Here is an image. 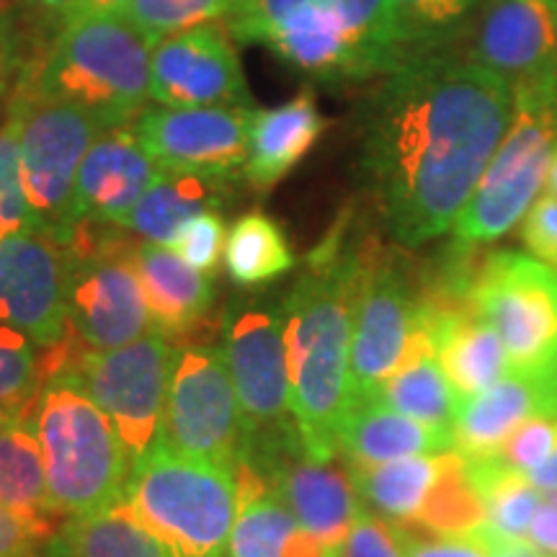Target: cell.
I'll use <instances>...</instances> for the list:
<instances>
[{
	"mask_svg": "<svg viewBox=\"0 0 557 557\" xmlns=\"http://www.w3.org/2000/svg\"><path fill=\"white\" fill-rule=\"evenodd\" d=\"M549 5H553V11L557 13V0H549Z\"/></svg>",
	"mask_w": 557,
	"mask_h": 557,
	"instance_id": "51",
	"label": "cell"
},
{
	"mask_svg": "<svg viewBox=\"0 0 557 557\" xmlns=\"http://www.w3.org/2000/svg\"><path fill=\"white\" fill-rule=\"evenodd\" d=\"M338 451L348 457V465H385L455 451V434L403 416L377 398H357L348 403L341 421Z\"/></svg>",
	"mask_w": 557,
	"mask_h": 557,
	"instance_id": "21",
	"label": "cell"
},
{
	"mask_svg": "<svg viewBox=\"0 0 557 557\" xmlns=\"http://www.w3.org/2000/svg\"><path fill=\"white\" fill-rule=\"evenodd\" d=\"M129 0H73V5L62 13L60 24H70V21H81L88 16H101V13H120Z\"/></svg>",
	"mask_w": 557,
	"mask_h": 557,
	"instance_id": "44",
	"label": "cell"
},
{
	"mask_svg": "<svg viewBox=\"0 0 557 557\" xmlns=\"http://www.w3.org/2000/svg\"><path fill=\"white\" fill-rule=\"evenodd\" d=\"M470 302L498 333L508 372L557 380V271L524 253L485 256Z\"/></svg>",
	"mask_w": 557,
	"mask_h": 557,
	"instance_id": "10",
	"label": "cell"
},
{
	"mask_svg": "<svg viewBox=\"0 0 557 557\" xmlns=\"http://www.w3.org/2000/svg\"><path fill=\"white\" fill-rule=\"evenodd\" d=\"M225 267L240 287H261L287 274L295 267V256L274 220L263 212H248L230 230Z\"/></svg>",
	"mask_w": 557,
	"mask_h": 557,
	"instance_id": "30",
	"label": "cell"
},
{
	"mask_svg": "<svg viewBox=\"0 0 557 557\" xmlns=\"http://www.w3.org/2000/svg\"><path fill=\"white\" fill-rule=\"evenodd\" d=\"M511 96L513 111L506 135L451 227L462 246L504 238L527 218L537 194L545 189L549 160L557 148V83Z\"/></svg>",
	"mask_w": 557,
	"mask_h": 557,
	"instance_id": "9",
	"label": "cell"
},
{
	"mask_svg": "<svg viewBox=\"0 0 557 557\" xmlns=\"http://www.w3.org/2000/svg\"><path fill=\"white\" fill-rule=\"evenodd\" d=\"M361 248L348 250L338 233L312 253L310 267L282 302L292 416L312 455H338V429L351 403L354 305Z\"/></svg>",
	"mask_w": 557,
	"mask_h": 557,
	"instance_id": "2",
	"label": "cell"
},
{
	"mask_svg": "<svg viewBox=\"0 0 557 557\" xmlns=\"http://www.w3.org/2000/svg\"><path fill=\"white\" fill-rule=\"evenodd\" d=\"M34 408L37 403L0 423V508L54 511L47 493L45 455L34 429Z\"/></svg>",
	"mask_w": 557,
	"mask_h": 557,
	"instance_id": "28",
	"label": "cell"
},
{
	"mask_svg": "<svg viewBox=\"0 0 557 557\" xmlns=\"http://www.w3.org/2000/svg\"><path fill=\"white\" fill-rule=\"evenodd\" d=\"M331 557H403L395 529L372 511H361L357 524L346 534Z\"/></svg>",
	"mask_w": 557,
	"mask_h": 557,
	"instance_id": "41",
	"label": "cell"
},
{
	"mask_svg": "<svg viewBox=\"0 0 557 557\" xmlns=\"http://www.w3.org/2000/svg\"><path fill=\"white\" fill-rule=\"evenodd\" d=\"M58 511L0 508V557H34L60 532Z\"/></svg>",
	"mask_w": 557,
	"mask_h": 557,
	"instance_id": "36",
	"label": "cell"
},
{
	"mask_svg": "<svg viewBox=\"0 0 557 557\" xmlns=\"http://www.w3.org/2000/svg\"><path fill=\"white\" fill-rule=\"evenodd\" d=\"M423 331V287L382 250L361 248L354 305L351 400L372 398L393 377Z\"/></svg>",
	"mask_w": 557,
	"mask_h": 557,
	"instance_id": "13",
	"label": "cell"
},
{
	"mask_svg": "<svg viewBox=\"0 0 557 557\" xmlns=\"http://www.w3.org/2000/svg\"><path fill=\"white\" fill-rule=\"evenodd\" d=\"M521 240L534 259L557 271V199H537L521 222Z\"/></svg>",
	"mask_w": 557,
	"mask_h": 557,
	"instance_id": "42",
	"label": "cell"
},
{
	"mask_svg": "<svg viewBox=\"0 0 557 557\" xmlns=\"http://www.w3.org/2000/svg\"><path fill=\"white\" fill-rule=\"evenodd\" d=\"M122 498L181 557H225L240 511L233 468L160 442L132 465Z\"/></svg>",
	"mask_w": 557,
	"mask_h": 557,
	"instance_id": "6",
	"label": "cell"
},
{
	"mask_svg": "<svg viewBox=\"0 0 557 557\" xmlns=\"http://www.w3.org/2000/svg\"><path fill=\"white\" fill-rule=\"evenodd\" d=\"M173 348L163 333H148L111 351H88L73 333L45 348L47 380L78 385L120 431L132 465L156 447L169 400Z\"/></svg>",
	"mask_w": 557,
	"mask_h": 557,
	"instance_id": "7",
	"label": "cell"
},
{
	"mask_svg": "<svg viewBox=\"0 0 557 557\" xmlns=\"http://www.w3.org/2000/svg\"><path fill=\"white\" fill-rule=\"evenodd\" d=\"M173 250L201 274L212 276L220 267V256L225 253V220L218 209H207L189 220L178 233Z\"/></svg>",
	"mask_w": 557,
	"mask_h": 557,
	"instance_id": "38",
	"label": "cell"
},
{
	"mask_svg": "<svg viewBox=\"0 0 557 557\" xmlns=\"http://www.w3.org/2000/svg\"><path fill=\"white\" fill-rule=\"evenodd\" d=\"M393 527V524H389ZM403 557H493L485 524L475 532L438 534L423 529L393 527Z\"/></svg>",
	"mask_w": 557,
	"mask_h": 557,
	"instance_id": "37",
	"label": "cell"
},
{
	"mask_svg": "<svg viewBox=\"0 0 557 557\" xmlns=\"http://www.w3.org/2000/svg\"><path fill=\"white\" fill-rule=\"evenodd\" d=\"M299 532L297 519L274 493L259 491L240 498L230 537V557H287L289 540Z\"/></svg>",
	"mask_w": 557,
	"mask_h": 557,
	"instance_id": "31",
	"label": "cell"
},
{
	"mask_svg": "<svg viewBox=\"0 0 557 557\" xmlns=\"http://www.w3.org/2000/svg\"><path fill=\"white\" fill-rule=\"evenodd\" d=\"M246 426L225 351L194 341L173 348L169 400L158 442L186 457L235 470Z\"/></svg>",
	"mask_w": 557,
	"mask_h": 557,
	"instance_id": "12",
	"label": "cell"
},
{
	"mask_svg": "<svg viewBox=\"0 0 557 557\" xmlns=\"http://www.w3.org/2000/svg\"><path fill=\"white\" fill-rule=\"evenodd\" d=\"M323 129L325 120L310 90H302L278 109H256L243 178L253 189L269 191L308 156Z\"/></svg>",
	"mask_w": 557,
	"mask_h": 557,
	"instance_id": "23",
	"label": "cell"
},
{
	"mask_svg": "<svg viewBox=\"0 0 557 557\" xmlns=\"http://www.w3.org/2000/svg\"><path fill=\"white\" fill-rule=\"evenodd\" d=\"M32 227L29 201L21 181V107L13 96L0 122V243Z\"/></svg>",
	"mask_w": 557,
	"mask_h": 557,
	"instance_id": "33",
	"label": "cell"
},
{
	"mask_svg": "<svg viewBox=\"0 0 557 557\" xmlns=\"http://www.w3.org/2000/svg\"><path fill=\"white\" fill-rule=\"evenodd\" d=\"M529 480H532V483L537 485L542 493L557 491V449L553 451V457H549L545 465H540V468L529 475Z\"/></svg>",
	"mask_w": 557,
	"mask_h": 557,
	"instance_id": "47",
	"label": "cell"
},
{
	"mask_svg": "<svg viewBox=\"0 0 557 557\" xmlns=\"http://www.w3.org/2000/svg\"><path fill=\"white\" fill-rule=\"evenodd\" d=\"M37 403V400H34ZM34 403H29V406H0V423L5 421V418H11L13 413H18V410H24V408H32Z\"/></svg>",
	"mask_w": 557,
	"mask_h": 557,
	"instance_id": "49",
	"label": "cell"
},
{
	"mask_svg": "<svg viewBox=\"0 0 557 557\" xmlns=\"http://www.w3.org/2000/svg\"><path fill=\"white\" fill-rule=\"evenodd\" d=\"M540 416H557V380L508 372L459 403L455 451L465 459H493L521 423Z\"/></svg>",
	"mask_w": 557,
	"mask_h": 557,
	"instance_id": "20",
	"label": "cell"
},
{
	"mask_svg": "<svg viewBox=\"0 0 557 557\" xmlns=\"http://www.w3.org/2000/svg\"><path fill=\"white\" fill-rule=\"evenodd\" d=\"M122 227L78 222L62 243L67 263V329L88 351H111L152 333L137 271V246Z\"/></svg>",
	"mask_w": 557,
	"mask_h": 557,
	"instance_id": "8",
	"label": "cell"
},
{
	"mask_svg": "<svg viewBox=\"0 0 557 557\" xmlns=\"http://www.w3.org/2000/svg\"><path fill=\"white\" fill-rule=\"evenodd\" d=\"M545 194L557 199V148L553 152V160H549V169H547V178H545Z\"/></svg>",
	"mask_w": 557,
	"mask_h": 557,
	"instance_id": "48",
	"label": "cell"
},
{
	"mask_svg": "<svg viewBox=\"0 0 557 557\" xmlns=\"http://www.w3.org/2000/svg\"><path fill=\"white\" fill-rule=\"evenodd\" d=\"M472 485L485 508V527L506 540H529L534 517L540 513L542 491L524 472L508 468L500 459H465Z\"/></svg>",
	"mask_w": 557,
	"mask_h": 557,
	"instance_id": "29",
	"label": "cell"
},
{
	"mask_svg": "<svg viewBox=\"0 0 557 557\" xmlns=\"http://www.w3.org/2000/svg\"><path fill=\"white\" fill-rule=\"evenodd\" d=\"M487 540H491L493 557H547L540 547H534L529 540H506V537H498V534H493L491 529H487Z\"/></svg>",
	"mask_w": 557,
	"mask_h": 557,
	"instance_id": "45",
	"label": "cell"
},
{
	"mask_svg": "<svg viewBox=\"0 0 557 557\" xmlns=\"http://www.w3.org/2000/svg\"><path fill=\"white\" fill-rule=\"evenodd\" d=\"M150 99L171 109L253 107L238 50L214 24L171 34L152 47Z\"/></svg>",
	"mask_w": 557,
	"mask_h": 557,
	"instance_id": "16",
	"label": "cell"
},
{
	"mask_svg": "<svg viewBox=\"0 0 557 557\" xmlns=\"http://www.w3.org/2000/svg\"><path fill=\"white\" fill-rule=\"evenodd\" d=\"M13 3L21 5V9L26 11V16L47 18V21H54V24H60L62 13L73 5V0H13Z\"/></svg>",
	"mask_w": 557,
	"mask_h": 557,
	"instance_id": "46",
	"label": "cell"
},
{
	"mask_svg": "<svg viewBox=\"0 0 557 557\" xmlns=\"http://www.w3.org/2000/svg\"><path fill=\"white\" fill-rule=\"evenodd\" d=\"M225 24L329 86L385 78L413 60L389 0H235Z\"/></svg>",
	"mask_w": 557,
	"mask_h": 557,
	"instance_id": "3",
	"label": "cell"
},
{
	"mask_svg": "<svg viewBox=\"0 0 557 557\" xmlns=\"http://www.w3.org/2000/svg\"><path fill=\"white\" fill-rule=\"evenodd\" d=\"M0 325L50 348L67 333L65 248L52 235L24 230L0 243Z\"/></svg>",
	"mask_w": 557,
	"mask_h": 557,
	"instance_id": "17",
	"label": "cell"
},
{
	"mask_svg": "<svg viewBox=\"0 0 557 557\" xmlns=\"http://www.w3.org/2000/svg\"><path fill=\"white\" fill-rule=\"evenodd\" d=\"M41 557H181L120 498L101 511L67 517Z\"/></svg>",
	"mask_w": 557,
	"mask_h": 557,
	"instance_id": "25",
	"label": "cell"
},
{
	"mask_svg": "<svg viewBox=\"0 0 557 557\" xmlns=\"http://www.w3.org/2000/svg\"><path fill=\"white\" fill-rule=\"evenodd\" d=\"M152 47L156 41L122 13L70 21L39 52H29L18 83L114 129L137 122L145 111Z\"/></svg>",
	"mask_w": 557,
	"mask_h": 557,
	"instance_id": "4",
	"label": "cell"
},
{
	"mask_svg": "<svg viewBox=\"0 0 557 557\" xmlns=\"http://www.w3.org/2000/svg\"><path fill=\"white\" fill-rule=\"evenodd\" d=\"M21 107V181L32 225L65 243L75 227V186L90 145L103 124L70 103L34 96L16 86Z\"/></svg>",
	"mask_w": 557,
	"mask_h": 557,
	"instance_id": "11",
	"label": "cell"
},
{
	"mask_svg": "<svg viewBox=\"0 0 557 557\" xmlns=\"http://www.w3.org/2000/svg\"><path fill=\"white\" fill-rule=\"evenodd\" d=\"M470 60L511 94L557 83V13L549 0H487L472 34Z\"/></svg>",
	"mask_w": 557,
	"mask_h": 557,
	"instance_id": "18",
	"label": "cell"
},
{
	"mask_svg": "<svg viewBox=\"0 0 557 557\" xmlns=\"http://www.w3.org/2000/svg\"><path fill=\"white\" fill-rule=\"evenodd\" d=\"M549 504L557 506V491H555V493H549Z\"/></svg>",
	"mask_w": 557,
	"mask_h": 557,
	"instance_id": "50",
	"label": "cell"
},
{
	"mask_svg": "<svg viewBox=\"0 0 557 557\" xmlns=\"http://www.w3.org/2000/svg\"><path fill=\"white\" fill-rule=\"evenodd\" d=\"M372 398L382 400L403 416L426 423V426L451 431V434H455L457 410L462 403L457 389L451 387L447 372L438 364L426 329L416 338L398 372L382 382Z\"/></svg>",
	"mask_w": 557,
	"mask_h": 557,
	"instance_id": "26",
	"label": "cell"
},
{
	"mask_svg": "<svg viewBox=\"0 0 557 557\" xmlns=\"http://www.w3.org/2000/svg\"><path fill=\"white\" fill-rule=\"evenodd\" d=\"M504 81L447 50L385 75L361 116V169L395 240L455 227L511 122Z\"/></svg>",
	"mask_w": 557,
	"mask_h": 557,
	"instance_id": "1",
	"label": "cell"
},
{
	"mask_svg": "<svg viewBox=\"0 0 557 557\" xmlns=\"http://www.w3.org/2000/svg\"><path fill=\"white\" fill-rule=\"evenodd\" d=\"M529 542L534 547H540L547 557H557V506L542 504L540 513L532 521L529 529Z\"/></svg>",
	"mask_w": 557,
	"mask_h": 557,
	"instance_id": "43",
	"label": "cell"
},
{
	"mask_svg": "<svg viewBox=\"0 0 557 557\" xmlns=\"http://www.w3.org/2000/svg\"><path fill=\"white\" fill-rule=\"evenodd\" d=\"M225 184L227 181L220 178L163 171L148 194L137 201L129 218L122 222V230H129V233L150 243L173 248L186 222L207 212V209L220 207Z\"/></svg>",
	"mask_w": 557,
	"mask_h": 557,
	"instance_id": "27",
	"label": "cell"
},
{
	"mask_svg": "<svg viewBox=\"0 0 557 557\" xmlns=\"http://www.w3.org/2000/svg\"><path fill=\"white\" fill-rule=\"evenodd\" d=\"M225 351L246 434L289 421L292 382L282 308L240 299L225 312Z\"/></svg>",
	"mask_w": 557,
	"mask_h": 557,
	"instance_id": "15",
	"label": "cell"
},
{
	"mask_svg": "<svg viewBox=\"0 0 557 557\" xmlns=\"http://www.w3.org/2000/svg\"><path fill=\"white\" fill-rule=\"evenodd\" d=\"M389 3L416 60L421 54L447 50V41L487 0H389Z\"/></svg>",
	"mask_w": 557,
	"mask_h": 557,
	"instance_id": "32",
	"label": "cell"
},
{
	"mask_svg": "<svg viewBox=\"0 0 557 557\" xmlns=\"http://www.w3.org/2000/svg\"><path fill=\"white\" fill-rule=\"evenodd\" d=\"M557 449V416H540L521 423L511 436L506 438L496 459L508 468L532 475L540 465H545Z\"/></svg>",
	"mask_w": 557,
	"mask_h": 557,
	"instance_id": "39",
	"label": "cell"
},
{
	"mask_svg": "<svg viewBox=\"0 0 557 557\" xmlns=\"http://www.w3.org/2000/svg\"><path fill=\"white\" fill-rule=\"evenodd\" d=\"M457 459V451H442L385 465H351L348 475L361 506L367 504L393 527H413L426 513Z\"/></svg>",
	"mask_w": 557,
	"mask_h": 557,
	"instance_id": "22",
	"label": "cell"
},
{
	"mask_svg": "<svg viewBox=\"0 0 557 557\" xmlns=\"http://www.w3.org/2000/svg\"><path fill=\"white\" fill-rule=\"evenodd\" d=\"M233 9L235 0H129L120 13L158 45L171 34L194 29L214 18L225 21Z\"/></svg>",
	"mask_w": 557,
	"mask_h": 557,
	"instance_id": "34",
	"label": "cell"
},
{
	"mask_svg": "<svg viewBox=\"0 0 557 557\" xmlns=\"http://www.w3.org/2000/svg\"><path fill=\"white\" fill-rule=\"evenodd\" d=\"M137 271L148 299L152 331L165 338L186 336L212 308V282L189 267L176 250L143 240L137 246Z\"/></svg>",
	"mask_w": 557,
	"mask_h": 557,
	"instance_id": "24",
	"label": "cell"
},
{
	"mask_svg": "<svg viewBox=\"0 0 557 557\" xmlns=\"http://www.w3.org/2000/svg\"><path fill=\"white\" fill-rule=\"evenodd\" d=\"M24 18H18L13 0H0V122L11 107L18 78L29 60Z\"/></svg>",
	"mask_w": 557,
	"mask_h": 557,
	"instance_id": "40",
	"label": "cell"
},
{
	"mask_svg": "<svg viewBox=\"0 0 557 557\" xmlns=\"http://www.w3.org/2000/svg\"><path fill=\"white\" fill-rule=\"evenodd\" d=\"M47 470L50 506L81 517L116 504L127 487L132 459L109 416L65 377L41 387L34 408Z\"/></svg>",
	"mask_w": 557,
	"mask_h": 557,
	"instance_id": "5",
	"label": "cell"
},
{
	"mask_svg": "<svg viewBox=\"0 0 557 557\" xmlns=\"http://www.w3.org/2000/svg\"><path fill=\"white\" fill-rule=\"evenodd\" d=\"M160 173V165L139 143L135 122L101 132L78 173L75 225L88 220L122 227Z\"/></svg>",
	"mask_w": 557,
	"mask_h": 557,
	"instance_id": "19",
	"label": "cell"
},
{
	"mask_svg": "<svg viewBox=\"0 0 557 557\" xmlns=\"http://www.w3.org/2000/svg\"><path fill=\"white\" fill-rule=\"evenodd\" d=\"M253 107L145 109L135 132L160 171L230 181L248 160Z\"/></svg>",
	"mask_w": 557,
	"mask_h": 557,
	"instance_id": "14",
	"label": "cell"
},
{
	"mask_svg": "<svg viewBox=\"0 0 557 557\" xmlns=\"http://www.w3.org/2000/svg\"><path fill=\"white\" fill-rule=\"evenodd\" d=\"M45 348L0 325V406H29L45 387Z\"/></svg>",
	"mask_w": 557,
	"mask_h": 557,
	"instance_id": "35",
	"label": "cell"
}]
</instances>
